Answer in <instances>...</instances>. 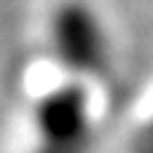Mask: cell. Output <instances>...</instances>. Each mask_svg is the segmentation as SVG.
<instances>
[{
  "mask_svg": "<svg viewBox=\"0 0 153 153\" xmlns=\"http://www.w3.org/2000/svg\"><path fill=\"white\" fill-rule=\"evenodd\" d=\"M56 62L75 78H102L110 67V40L97 11L83 0H65L48 22Z\"/></svg>",
  "mask_w": 153,
  "mask_h": 153,
  "instance_id": "cell-1",
  "label": "cell"
},
{
  "mask_svg": "<svg viewBox=\"0 0 153 153\" xmlns=\"http://www.w3.org/2000/svg\"><path fill=\"white\" fill-rule=\"evenodd\" d=\"M32 126L38 143L89 151L91 110H89L86 89L78 81H65L43 91L32 108Z\"/></svg>",
  "mask_w": 153,
  "mask_h": 153,
  "instance_id": "cell-2",
  "label": "cell"
},
{
  "mask_svg": "<svg viewBox=\"0 0 153 153\" xmlns=\"http://www.w3.org/2000/svg\"><path fill=\"white\" fill-rule=\"evenodd\" d=\"M132 153H153V113L132 137Z\"/></svg>",
  "mask_w": 153,
  "mask_h": 153,
  "instance_id": "cell-3",
  "label": "cell"
},
{
  "mask_svg": "<svg viewBox=\"0 0 153 153\" xmlns=\"http://www.w3.org/2000/svg\"><path fill=\"white\" fill-rule=\"evenodd\" d=\"M32 153H86V151H75V148H65V145H54V143H38Z\"/></svg>",
  "mask_w": 153,
  "mask_h": 153,
  "instance_id": "cell-4",
  "label": "cell"
}]
</instances>
